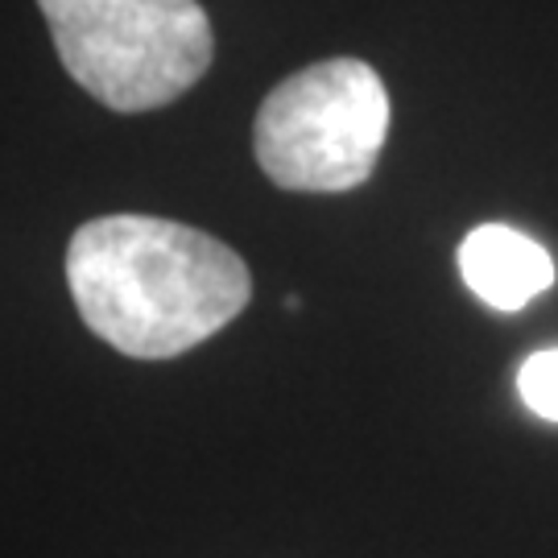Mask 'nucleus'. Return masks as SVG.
Instances as JSON below:
<instances>
[{
    "mask_svg": "<svg viewBox=\"0 0 558 558\" xmlns=\"http://www.w3.org/2000/svg\"><path fill=\"white\" fill-rule=\"evenodd\" d=\"M459 274L493 311H521L555 286V257L509 223H480L459 244Z\"/></svg>",
    "mask_w": 558,
    "mask_h": 558,
    "instance_id": "nucleus-4",
    "label": "nucleus"
},
{
    "mask_svg": "<svg viewBox=\"0 0 558 558\" xmlns=\"http://www.w3.org/2000/svg\"><path fill=\"white\" fill-rule=\"evenodd\" d=\"M518 393L538 418L558 422V348H542L521 364Z\"/></svg>",
    "mask_w": 558,
    "mask_h": 558,
    "instance_id": "nucleus-5",
    "label": "nucleus"
},
{
    "mask_svg": "<svg viewBox=\"0 0 558 558\" xmlns=\"http://www.w3.org/2000/svg\"><path fill=\"white\" fill-rule=\"evenodd\" d=\"M389 137V92L360 59H327L281 80L257 112L253 149L281 191L339 195L373 179Z\"/></svg>",
    "mask_w": 558,
    "mask_h": 558,
    "instance_id": "nucleus-3",
    "label": "nucleus"
},
{
    "mask_svg": "<svg viewBox=\"0 0 558 558\" xmlns=\"http://www.w3.org/2000/svg\"><path fill=\"white\" fill-rule=\"evenodd\" d=\"M62 66L112 112L179 100L211 66L199 0H38Z\"/></svg>",
    "mask_w": 558,
    "mask_h": 558,
    "instance_id": "nucleus-2",
    "label": "nucleus"
},
{
    "mask_svg": "<svg viewBox=\"0 0 558 558\" xmlns=\"http://www.w3.org/2000/svg\"><path fill=\"white\" fill-rule=\"evenodd\" d=\"M83 323L133 360H170L236 319L253 299L248 265L199 228L158 216H100L66 248Z\"/></svg>",
    "mask_w": 558,
    "mask_h": 558,
    "instance_id": "nucleus-1",
    "label": "nucleus"
}]
</instances>
